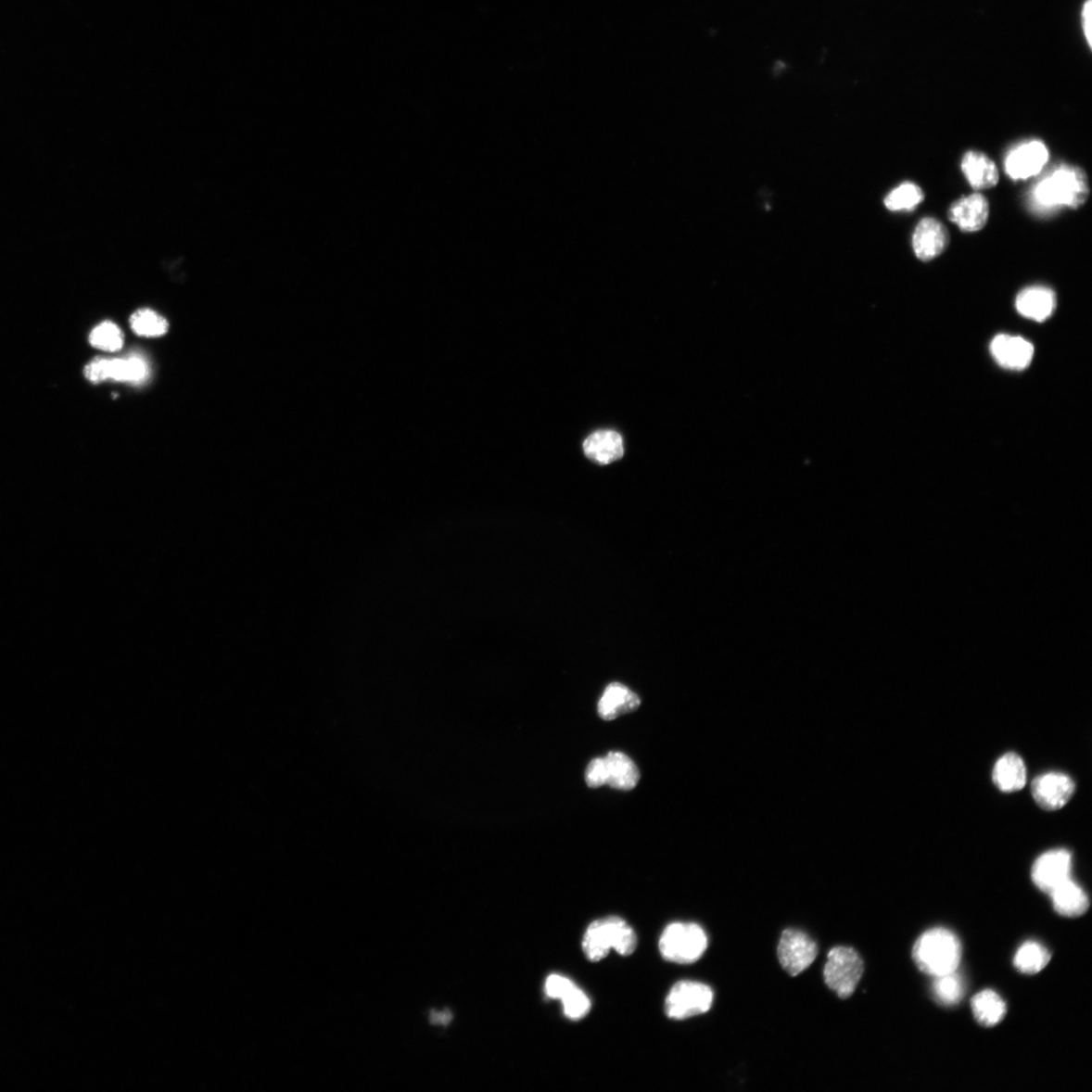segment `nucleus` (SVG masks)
Here are the masks:
<instances>
[{
    "instance_id": "obj_3",
    "label": "nucleus",
    "mask_w": 1092,
    "mask_h": 1092,
    "mask_svg": "<svg viewBox=\"0 0 1092 1092\" xmlns=\"http://www.w3.org/2000/svg\"><path fill=\"white\" fill-rule=\"evenodd\" d=\"M638 946L637 933L619 917L600 919L590 924L583 939V951L590 962H599L611 950L629 956Z\"/></svg>"
},
{
    "instance_id": "obj_14",
    "label": "nucleus",
    "mask_w": 1092,
    "mask_h": 1092,
    "mask_svg": "<svg viewBox=\"0 0 1092 1092\" xmlns=\"http://www.w3.org/2000/svg\"><path fill=\"white\" fill-rule=\"evenodd\" d=\"M948 216L964 232L980 231L989 218L988 200L980 194L962 197L951 206Z\"/></svg>"
},
{
    "instance_id": "obj_12",
    "label": "nucleus",
    "mask_w": 1092,
    "mask_h": 1092,
    "mask_svg": "<svg viewBox=\"0 0 1092 1092\" xmlns=\"http://www.w3.org/2000/svg\"><path fill=\"white\" fill-rule=\"evenodd\" d=\"M950 235L942 222L933 218H924L919 222L912 236L913 250L921 261L938 258L948 248Z\"/></svg>"
},
{
    "instance_id": "obj_16",
    "label": "nucleus",
    "mask_w": 1092,
    "mask_h": 1092,
    "mask_svg": "<svg viewBox=\"0 0 1092 1092\" xmlns=\"http://www.w3.org/2000/svg\"><path fill=\"white\" fill-rule=\"evenodd\" d=\"M641 701L638 694L620 683L608 685L598 704L599 717L604 720H615L628 713L638 710Z\"/></svg>"
},
{
    "instance_id": "obj_24",
    "label": "nucleus",
    "mask_w": 1092,
    "mask_h": 1092,
    "mask_svg": "<svg viewBox=\"0 0 1092 1092\" xmlns=\"http://www.w3.org/2000/svg\"><path fill=\"white\" fill-rule=\"evenodd\" d=\"M933 995L939 1004L952 1007L960 1004L965 995L964 979L957 971L933 977Z\"/></svg>"
},
{
    "instance_id": "obj_27",
    "label": "nucleus",
    "mask_w": 1092,
    "mask_h": 1092,
    "mask_svg": "<svg viewBox=\"0 0 1092 1092\" xmlns=\"http://www.w3.org/2000/svg\"><path fill=\"white\" fill-rule=\"evenodd\" d=\"M89 341L97 349L116 352L124 344V334L115 323L104 322L93 330Z\"/></svg>"
},
{
    "instance_id": "obj_18",
    "label": "nucleus",
    "mask_w": 1092,
    "mask_h": 1092,
    "mask_svg": "<svg viewBox=\"0 0 1092 1092\" xmlns=\"http://www.w3.org/2000/svg\"><path fill=\"white\" fill-rule=\"evenodd\" d=\"M962 171L976 191L994 187L999 181L996 163L982 152H967L962 160Z\"/></svg>"
},
{
    "instance_id": "obj_2",
    "label": "nucleus",
    "mask_w": 1092,
    "mask_h": 1092,
    "mask_svg": "<svg viewBox=\"0 0 1092 1092\" xmlns=\"http://www.w3.org/2000/svg\"><path fill=\"white\" fill-rule=\"evenodd\" d=\"M912 957L921 972L937 977L957 971L962 946L949 930L933 929L921 935L913 946Z\"/></svg>"
},
{
    "instance_id": "obj_13",
    "label": "nucleus",
    "mask_w": 1092,
    "mask_h": 1092,
    "mask_svg": "<svg viewBox=\"0 0 1092 1092\" xmlns=\"http://www.w3.org/2000/svg\"><path fill=\"white\" fill-rule=\"evenodd\" d=\"M990 352L1005 369L1022 371L1032 362L1035 349L1026 339L1000 334L990 343Z\"/></svg>"
},
{
    "instance_id": "obj_30",
    "label": "nucleus",
    "mask_w": 1092,
    "mask_h": 1092,
    "mask_svg": "<svg viewBox=\"0 0 1092 1092\" xmlns=\"http://www.w3.org/2000/svg\"><path fill=\"white\" fill-rule=\"evenodd\" d=\"M607 771L604 757H597L590 762L586 770V783L590 788H599L606 785Z\"/></svg>"
},
{
    "instance_id": "obj_20",
    "label": "nucleus",
    "mask_w": 1092,
    "mask_h": 1092,
    "mask_svg": "<svg viewBox=\"0 0 1092 1092\" xmlns=\"http://www.w3.org/2000/svg\"><path fill=\"white\" fill-rule=\"evenodd\" d=\"M1050 895L1054 909L1060 915L1067 918L1083 916L1089 908V899L1086 891L1072 878L1056 887Z\"/></svg>"
},
{
    "instance_id": "obj_7",
    "label": "nucleus",
    "mask_w": 1092,
    "mask_h": 1092,
    "mask_svg": "<svg viewBox=\"0 0 1092 1092\" xmlns=\"http://www.w3.org/2000/svg\"><path fill=\"white\" fill-rule=\"evenodd\" d=\"M818 945L804 932L785 930L778 946L779 961L791 976H797L817 959Z\"/></svg>"
},
{
    "instance_id": "obj_5",
    "label": "nucleus",
    "mask_w": 1092,
    "mask_h": 1092,
    "mask_svg": "<svg viewBox=\"0 0 1092 1092\" xmlns=\"http://www.w3.org/2000/svg\"><path fill=\"white\" fill-rule=\"evenodd\" d=\"M864 973V962L850 946H835L828 955L824 967V982L839 997L849 998L855 993Z\"/></svg>"
},
{
    "instance_id": "obj_29",
    "label": "nucleus",
    "mask_w": 1092,
    "mask_h": 1092,
    "mask_svg": "<svg viewBox=\"0 0 1092 1092\" xmlns=\"http://www.w3.org/2000/svg\"><path fill=\"white\" fill-rule=\"evenodd\" d=\"M574 985L571 979L560 974H552L545 980V995L552 999H561Z\"/></svg>"
},
{
    "instance_id": "obj_1",
    "label": "nucleus",
    "mask_w": 1092,
    "mask_h": 1092,
    "mask_svg": "<svg viewBox=\"0 0 1092 1092\" xmlns=\"http://www.w3.org/2000/svg\"><path fill=\"white\" fill-rule=\"evenodd\" d=\"M1089 195L1086 171L1077 166L1060 164L1035 183L1030 192V203L1033 210L1046 214L1062 207L1078 209L1087 202Z\"/></svg>"
},
{
    "instance_id": "obj_23",
    "label": "nucleus",
    "mask_w": 1092,
    "mask_h": 1092,
    "mask_svg": "<svg viewBox=\"0 0 1092 1092\" xmlns=\"http://www.w3.org/2000/svg\"><path fill=\"white\" fill-rule=\"evenodd\" d=\"M1051 960V954L1037 942H1027L1020 946L1013 964L1024 974H1035L1043 971Z\"/></svg>"
},
{
    "instance_id": "obj_28",
    "label": "nucleus",
    "mask_w": 1092,
    "mask_h": 1092,
    "mask_svg": "<svg viewBox=\"0 0 1092 1092\" xmlns=\"http://www.w3.org/2000/svg\"><path fill=\"white\" fill-rule=\"evenodd\" d=\"M567 1019L578 1021L585 1018L590 1009V1000L576 984L560 999Z\"/></svg>"
},
{
    "instance_id": "obj_22",
    "label": "nucleus",
    "mask_w": 1092,
    "mask_h": 1092,
    "mask_svg": "<svg viewBox=\"0 0 1092 1092\" xmlns=\"http://www.w3.org/2000/svg\"><path fill=\"white\" fill-rule=\"evenodd\" d=\"M971 1007L976 1021L986 1028L997 1026L1007 1013L1006 1002L993 990H984L976 995Z\"/></svg>"
},
{
    "instance_id": "obj_15",
    "label": "nucleus",
    "mask_w": 1092,
    "mask_h": 1092,
    "mask_svg": "<svg viewBox=\"0 0 1092 1092\" xmlns=\"http://www.w3.org/2000/svg\"><path fill=\"white\" fill-rule=\"evenodd\" d=\"M1057 298L1051 288L1046 286H1031L1024 288L1016 299L1019 313L1035 322H1044L1050 318L1056 308Z\"/></svg>"
},
{
    "instance_id": "obj_4",
    "label": "nucleus",
    "mask_w": 1092,
    "mask_h": 1092,
    "mask_svg": "<svg viewBox=\"0 0 1092 1092\" xmlns=\"http://www.w3.org/2000/svg\"><path fill=\"white\" fill-rule=\"evenodd\" d=\"M708 939L704 929L692 922H674L663 932L659 949L664 959L678 964H692L704 956Z\"/></svg>"
},
{
    "instance_id": "obj_32",
    "label": "nucleus",
    "mask_w": 1092,
    "mask_h": 1092,
    "mask_svg": "<svg viewBox=\"0 0 1092 1092\" xmlns=\"http://www.w3.org/2000/svg\"><path fill=\"white\" fill-rule=\"evenodd\" d=\"M452 1020L453 1013L450 1009H444L443 1011H430V1022L432 1024H442V1026H449Z\"/></svg>"
},
{
    "instance_id": "obj_25",
    "label": "nucleus",
    "mask_w": 1092,
    "mask_h": 1092,
    "mask_svg": "<svg viewBox=\"0 0 1092 1092\" xmlns=\"http://www.w3.org/2000/svg\"><path fill=\"white\" fill-rule=\"evenodd\" d=\"M130 324L137 336L147 338L161 337L169 330V323L150 309L136 311L131 316Z\"/></svg>"
},
{
    "instance_id": "obj_17",
    "label": "nucleus",
    "mask_w": 1092,
    "mask_h": 1092,
    "mask_svg": "<svg viewBox=\"0 0 1092 1092\" xmlns=\"http://www.w3.org/2000/svg\"><path fill=\"white\" fill-rule=\"evenodd\" d=\"M587 458L601 465L620 460L624 454L620 434L613 430H600L590 434L584 442Z\"/></svg>"
},
{
    "instance_id": "obj_6",
    "label": "nucleus",
    "mask_w": 1092,
    "mask_h": 1092,
    "mask_svg": "<svg viewBox=\"0 0 1092 1092\" xmlns=\"http://www.w3.org/2000/svg\"><path fill=\"white\" fill-rule=\"evenodd\" d=\"M713 997L712 989L704 984L679 982L666 998V1015L678 1021L704 1015L711 1009Z\"/></svg>"
},
{
    "instance_id": "obj_10",
    "label": "nucleus",
    "mask_w": 1092,
    "mask_h": 1092,
    "mask_svg": "<svg viewBox=\"0 0 1092 1092\" xmlns=\"http://www.w3.org/2000/svg\"><path fill=\"white\" fill-rule=\"evenodd\" d=\"M1073 856L1066 850H1053L1040 856L1033 865L1032 880L1035 886L1050 895L1071 879Z\"/></svg>"
},
{
    "instance_id": "obj_9",
    "label": "nucleus",
    "mask_w": 1092,
    "mask_h": 1092,
    "mask_svg": "<svg viewBox=\"0 0 1092 1092\" xmlns=\"http://www.w3.org/2000/svg\"><path fill=\"white\" fill-rule=\"evenodd\" d=\"M1049 152L1040 140L1021 143L1007 155V174L1013 181H1024L1038 175L1048 162Z\"/></svg>"
},
{
    "instance_id": "obj_31",
    "label": "nucleus",
    "mask_w": 1092,
    "mask_h": 1092,
    "mask_svg": "<svg viewBox=\"0 0 1092 1092\" xmlns=\"http://www.w3.org/2000/svg\"><path fill=\"white\" fill-rule=\"evenodd\" d=\"M1091 13H1092V2H1091V0H1087V2L1085 4L1084 9H1083V26H1084L1085 36L1086 38V42L1088 43V46L1090 48H1091V41H1092V28H1091L1092 14Z\"/></svg>"
},
{
    "instance_id": "obj_21",
    "label": "nucleus",
    "mask_w": 1092,
    "mask_h": 1092,
    "mask_svg": "<svg viewBox=\"0 0 1092 1092\" xmlns=\"http://www.w3.org/2000/svg\"><path fill=\"white\" fill-rule=\"evenodd\" d=\"M607 782L613 789L629 791L637 787L641 774L637 765L626 754L611 752L604 757Z\"/></svg>"
},
{
    "instance_id": "obj_11",
    "label": "nucleus",
    "mask_w": 1092,
    "mask_h": 1092,
    "mask_svg": "<svg viewBox=\"0 0 1092 1092\" xmlns=\"http://www.w3.org/2000/svg\"><path fill=\"white\" fill-rule=\"evenodd\" d=\"M1073 780L1058 772L1047 773L1035 778L1032 783V794L1037 805L1045 810L1063 808L1074 794Z\"/></svg>"
},
{
    "instance_id": "obj_19",
    "label": "nucleus",
    "mask_w": 1092,
    "mask_h": 1092,
    "mask_svg": "<svg viewBox=\"0 0 1092 1092\" xmlns=\"http://www.w3.org/2000/svg\"><path fill=\"white\" fill-rule=\"evenodd\" d=\"M993 779L1002 793H1016L1027 783L1026 765L1017 754L1008 753L997 762Z\"/></svg>"
},
{
    "instance_id": "obj_26",
    "label": "nucleus",
    "mask_w": 1092,
    "mask_h": 1092,
    "mask_svg": "<svg viewBox=\"0 0 1092 1092\" xmlns=\"http://www.w3.org/2000/svg\"><path fill=\"white\" fill-rule=\"evenodd\" d=\"M924 199L922 189L912 183H905L894 189L884 200L889 210H912Z\"/></svg>"
},
{
    "instance_id": "obj_8",
    "label": "nucleus",
    "mask_w": 1092,
    "mask_h": 1092,
    "mask_svg": "<svg viewBox=\"0 0 1092 1092\" xmlns=\"http://www.w3.org/2000/svg\"><path fill=\"white\" fill-rule=\"evenodd\" d=\"M88 381L95 384L113 380L117 382L140 383L146 380L148 366L138 356L129 359H95L84 370Z\"/></svg>"
}]
</instances>
